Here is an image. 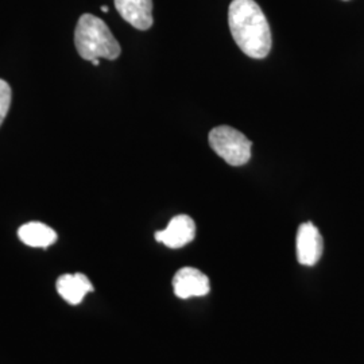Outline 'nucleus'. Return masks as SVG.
Returning <instances> with one entry per match:
<instances>
[{
	"instance_id": "1",
	"label": "nucleus",
	"mask_w": 364,
	"mask_h": 364,
	"mask_svg": "<svg viewBox=\"0 0 364 364\" xmlns=\"http://www.w3.org/2000/svg\"><path fill=\"white\" fill-rule=\"evenodd\" d=\"M228 25L239 49L251 58L262 60L272 50V30L266 15L254 0H232Z\"/></svg>"
},
{
	"instance_id": "2",
	"label": "nucleus",
	"mask_w": 364,
	"mask_h": 364,
	"mask_svg": "<svg viewBox=\"0 0 364 364\" xmlns=\"http://www.w3.org/2000/svg\"><path fill=\"white\" fill-rule=\"evenodd\" d=\"M75 45L81 58L93 61L97 58L117 60L122 48L103 19L84 14L75 30Z\"/></svg>"
},
{
	"instance_id": "3",
	"label": "nucleus",
	"mask_w": 364,
	"mask_h": 364,
	"mask_svg": "<svg viewBox=\"0 0 364 364\" xmlns=\"http://www.w3.org/2000/svg\"><path fill=\"white\" fill-rule=\"evenodd\" d=\"M209 146L231 166L246 165L251 158V141L230 126H219L209 132Z\"/></svg>"
},
{
	"instance_id": "4",
	"label": "nucleus",
	"mask_w": 364,
	"mask_h": 364,
	"mask_svg": "<svg viewBox=\"0 0 364 364\" xmlns=\"http://www.w3.org/2000/svg\"><path fill=\"white\" fill-rule=\"evenodd\" d=\"M297 259L304 266H314L323 255L324 242L313 223L301 224L297 232Z\"/></svg>"
},
{
	"instance_id": "5",
	"label": "nucleus",
	"mask_w": 364,
	"mask_h": 364,
	"mask_svg": "<svg viewBox=\"0 0 364 364\" xmlns=\"http://www.w3.org/2000/svg\"><path fill=\"white\" fill-rule=\"evenodd\" d=\"M174 294L178 299L207 296L210 290L209 278L195 267H182L173 278Z\"/></svg>"
},
{
	"instance_id": "6",
	"label": "nucleus",
	"mask_w": 364,
	"mask_h": 364,
	"mask_svg": "<svg viewBox=\"0 0 364 364\" xmlns=\"http://www.w3.org/2000/svg\"><path fill=\"white\" fill-rule=\"evenodd\" d=\"M196 237V224L188 215H178L170 220L168 227L156 231V240L169 248H181Z\"/></svg>"
},
{
	"instance_id": "7",
	"label": "nucleus",
	"mask_w": 364,
	"mask_h": 364,
	"mask_svg": "<svg viewBox=\"0 0 364 364\" xmlns=\"http://www.w3.org/2000/svg\"><path fill=\"white\" fill-rule=\"evenodd\" d=\"M120 16L138 30H149L153 26V0H115Z\"/></svg>"
},
{
	"instance_id": "8",
	"label": "nucleus",
	"mask_w": 364,
	"mask_h": 364,
	"mask_svg": "<svg viewBox=\"0 0 364 364\" xmlns=\"http://www.w3.org/2000/svg\"><path fill=\"white\" fill-rule=\"evenodd\" d=\"M57 291L70 305H78L93 291V285L84 274H64L57 279Z\"/></svg>"
},
{
	"instance_id": "9",
	"label": "nucleus",
	"mask_w": 364,
	"mask_h": 364,
	"mask_svg": "<svg viewBox=\"0 0 364 364\" xmlns=\"http://www.w3.org/2000/svg\"><path fill=\"white\" fill-rule=\"evenodd\" d=\"M18 236L26 246H30V247H49L57 240L55 231L49 225H46L43 223H38V221H31V223L23 224L18 230Z\"/></svg>"
},
{
	"instance_id": "10",
	"label": "nucleus",
	"mask_w": 364,
	"mask_h": 364,
	"mask_svg": "<svg viewBox=\"0 0 364 364\" xmlns=\"http://www.w3.org/2000/svg\"><path fill=\"white\" fill-rule=\"evenodd\" d=\"M11 88L10 85L0 78V126L3 124L4 119L9 114V109L11 107Z\"/></svg>"
},
{
	"instance_id": "11",
	"label": "nucleus",
	"mask_w": 364,
	"mask_h": 364,
	"mask_svg": "<svg viewBox=\"0 0 364 364\" xmlns=\"http://www.w3.org/2000/svg\"><path fill=\"white\" fill-rule=\"evenodd\" d=\"M92 65L95 66H99L100 65V58H97V60H93V61H91Z\"/></svg>"
},
{
	"instance_id": "12",
	"label": "nucleus",
	"mask_w": 364,
	"mask_h": 364,
	"mask_svg": "<svg viewBox=\"0 0 364 364\" xmlns=\"http://www.w3.org/2000/svg\"><path fill=\"white\" fill-rule=\"evenodd\" d=\"M102 11H103V13H108V7L103 6V7H102Z\"/></svg>"
},
{
	"instance_id": "13",
	"label": "nucleus",
	"mask_w": 364,
	"mask_h": 364,
	"mask_svg": "<svg viewBox=\"0 0 364 364\" xmlns=\"http://www.w3.org/2000/svg\"><path fill=\"white\" fill-rule=\"evenodd\" d=\"M346 1H347V0H346Z\"/></svg>"
}]
</instances>
